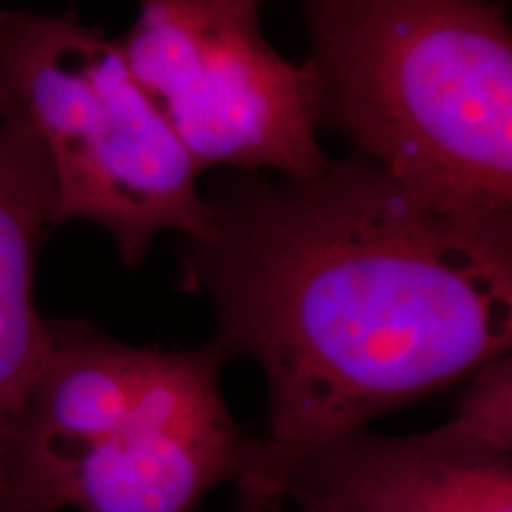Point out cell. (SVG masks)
Here are the masks:
<instances>
[{
	"label": "cell",
	"instance_id": "6da1fadb",
	"mask_svg": "<svg viewBox=\"0 0 512 512\" xmlns=\"http://www.w3.org/2000/svg\"><path fill=\"white\" fill-rule=\"evenodd\" d=\"M207 200L178 278L214 309L226 363L266 382L238 512H285L318 446L510 354L512 214L425 200L354 152L304 178L226 171Z\"/></svg>",
	"mask_w": 512,
	"mask_h": 512
},
{
	"label": "cell",
	"instance_id": "7a4b0ae2",
	"mask_svg": "<svg viewBox=\"0 0 512 512\" xmlns=\"http://www.w3.org/2000/svg\"><path fill=\"white\" fill-rule=\"evenodd\" d=\"M320 128L446 207L512 214L503 0H297Z\"/></svg>",
	"mask_w": 512,
	"mask_h": 512
},
{
	"label": "cell",
	"instance_id": "3957f363",
	"mask_svg": "<svg viewBox=\"0 0 512 512\" xmlns=\"http://www.w3.org/2000/svg\"><path fill=\"white\" fill-rule=\"evenodd\" d=\"M50 351L19 432L12 491L36 512H197L247 470L214 344L155 349L48 320Z\"/></svg>",
	"mask_w": 512,
	"mask_h": 512
},
{
	"label": "cell",
	"instance_id": "277c9868",
	"mask_svg": "<svg viewBox=\"0 0 512 512\" xmlns=\"http://www.w3.org/2000/svg\"><path fill=\"white\" fill-rule=\"evenodd\" d=\"M0 119L46 159L55 226L107 230L124 266H143L159 233L209 235L202 174L100 27L0 10Z\"/></svg>",
	"mask_w": 512,
	"mask_h": 512
},
{
	"label": "cell",
	"instance_id": "5b68a950",
	"mask_svg": "<svg viewBox=\"0 0 512 512\" xmlns=\"http://www.w3.org/2000/svg\"><path fill=\"white\" fill-rule=\"evenodd\" d=\"M266 0H138L124 57L195 169L304 178L328 164L320 83L264 34Z\"/></svg>",
	"mask_w": 512,
	"mask_h": 512
},
{
	"label": "cell",
	"instance_id": "8992f818",
	"mask_svg": "<svg viewBox=\"0 0 512 512\" xmlns=\"http://www.w3.org/2000/svg\"><path fill=\"white\" fill-rule=\"evenodd\" d=\"M285 503L302 512H512V439L456 413L403 437L366 427L299 460Z\"/></svg>",
	"mask_w": 512,
	"mask_h": 512
},
{
	"label": "cell",
	"instance_id": "52a82bcc",
	"mask_svg": "<svg viewBox=\"0 0 512 512\" xmlns=\"http://www.w3.org/2000/svg\"><path fill=\"white\" fill-rule=\"evenodd\" d=\"M55 228V188L29 133L0 119V498L15 496L12 465L29 396L50 351L36 306V266Z\"/></svg>",
	"mask_w": 512,
	"mask_h": 512
},
{
	"label": "cell",
	"instance_id": "ba28073f",
	"mask_svg": "<svg viewBox=\"0 0 512 512\" xmlns=\"http://www.w3.org/2000/svg\"><path fill=\"white\" fill-rule=\"evenodd\" d=\"M0 512H36V510L24 501H19L15 496H8V498H0Z\"/></svg>",
	"mask_w": 512,
	"mask_h": 512
}]
</instances>
